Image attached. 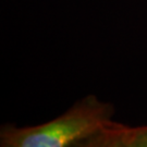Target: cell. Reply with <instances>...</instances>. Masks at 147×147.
<instances>
[{"mask_svg":"<svg viewBox=\"0 0 147 147\" xmlns=\"http://www.w3.org/2000/svg\"><path fill=\"white\" fill-rule=\"evenodd\" d=\"M116 113L111 102L89 94L74 102L62 115L37 125L2 124L1 147H81L108 126Z\"/></svg>","mask_w":147,"mask_h":147,"instance_id":"6da1fadb","label":"cell"},{"mask_svg":"<svg viewBox=\"0 0 147 147\" xmlns=\"http://www.w3.org/2000/svg\"><path fill=\"white\" fill-rule=\"evenodd\" d=\"M81 147H147V125L131 126L112 121Z\"/></svg>","mask_w":147,"mask_h":147,"instance_id":"7a4b0ae2","label":"cell"}]
</instances>
